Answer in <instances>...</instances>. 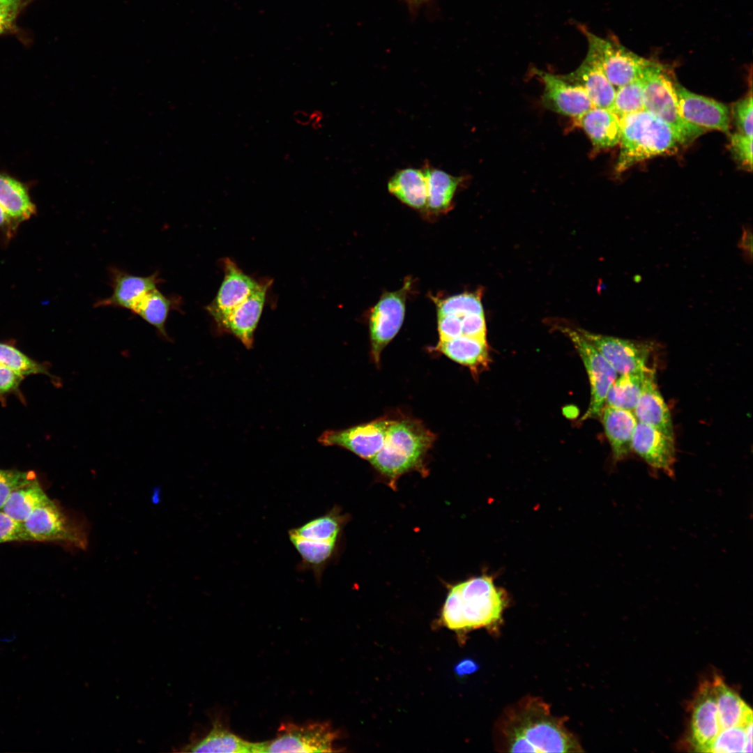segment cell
Masks as SVG:
<instances>
[{"label": "cell", "instance_id": "1", "mask_svg": "<svg viewBox=\"0 0 753 753\" xmlns=\"http://www.w3.org/2000/svg\"><path fill=\"white\" fill-rule=\"evenodd\" d=\"M554 715L541 698L526 697L506 708L494 729L496 749L503 752H580L577 738Z\"/></svg>", "mask_w": 753, "mask_h": 753}, {"label": "cell", "instance_id": "2", "mask_svg": "<svg viewBox=\"0 0 753 753\" xmlns=\"http://www.w3.org/2000/svg\"><path fill=\"white\" fill-rule=\"evenodd\" d=\"M507 605L505 592L495 585L491 576L484 575L450 588L441 620L448 629L457 632L482 628L496 630Z\"/></svg>", "mask_w": 753, "mask_h": 753}, {"label": "cell", "instance_id": "3", "mask_svg": "<svg viewBox=\"0 0 753 753\" xmlns=\"http://www.w3.org/2000/svg\"><path fill=\"white\" fill-rule=\"evenodd\" d=\"M620 121L617 173L654 156L674 151L680 145L671 128L646 109L623 116Z\"/></svg>", "mask_w": 753, "mask_h": 753}, {"label": "cell", "instance_id": "4", "mask_svg": "<svg viewBox=\"0 0 753 753\" xmlns=\"http://www.w3.org/2000/svg\"><path fill=\"white\" fill-rule=\"evenodd\" d=\"M435 439V434L417 419H393L382 448L370 462L381 474L395 480L420 464Z\"/></svg>", "mask_w": 753, "mask_h": 753}, {"label": "cell", "instance_id": "5", "mask_svg": "<svg viewBox=\"0 0 753 753\" xmlns=\"http://www.w3.org/2000/svg\"><path fill=\"white\" fill-rule=\"evenodd\" d=\"M645 109L653 113L674 132L680 145H688L703 134L706 129L683 119L677 101L674 80L664 67L653 61L642 75Z\"/></svg>", "mask_w": 753, "mask_h": 753}, {"label": "cell", "instance_id": "6", "mask_svg": "<svg viewBox=\"0 0 753 753\" xmlns=\"http://www.w3.org/2000/svg\"><path fill=\"white\" fill-rule=\"evenodd\" d=\"M23 524L31 541L61 542L82 549L88 545L86 525L71 518L51 499L37 508Z\"/></svg>", "mask_w": 753, "mask_h": 753}, {"label": "cell", "instance_id": "7", "mask_svg": "<svg viewBox=\"0 0 753 753\" xmlns=\"http://www.w3.org/2000/svg\"><path fill=\"white\" fill-rule=\"evenodd\" d=\"M337 737V731L326 722H284L273 739L255 743L254 753L333 752Z\"/></svg>", "mask_w": 753, "mask_h": 753}, {"label": "cell", "instance_id": "8", "mask_svg": "<svg viewBox=\"0 0 753 753\" xmlns=\"http://www.w3.org/2000/svg\"><path fill=\"white\" fill-rule=\"evenodd\" d=\"M572 342L587 372L591 385V401L582 420L600 418L607 393L618 374L598 350L578 330L558 328Z\"/></svg>", "mask_w": 753, "mask_h": 753}, {"label": "cell", "instance_id": "9", "mask_svg": "<svg viewBox=\"0 0 753 753\" xmlns=\"http://www.w3.org/2000/svg\"><path fill=\"white\" fill-rule=\"evenodd\" d=\"M588 52L598 61L607 79L615 88L641 78L653 61L646 59L614 39L602 38L586 32Z\"/></svg>", "mask_w": 753, "mask_h": 753}, {"label": "cell", "instance_id": "10", "mask_svg": "<svg viewBox=\"0 0 753 753\" xmlns=\"http://www.w3.org/2000/svg\"><path fill=\"white\" fill-rule=\"evenodd\" d=\"M411 282L393 292H385L371 312L369 327L372 357L376 364L381 353L400 330L404 318L406 300Z\"/></svg>", "mask_w": 753, "mask_h": 753}, {"label": "cell", "instance_id": "11", "mask_svg": "<svg viewBox=\"0 0 753 753\" xmlns=\"http://www.w3.org/2000/svg\"><path fill=\"white\" fill-rule=\"evenodd\" d=\"M608 361L618 374L638 372L648 368V360L655 345L639 341L604 335L578 329Z\"/></svg>", "mask_w": 753, "mask_h": 753}, {"label": "cell", "instance_id": "12", "mask_svg": "<svg viewBox=\"0 0 753 753\" xmlns=\"http://www.w3.org/2000/svg\"><path fill=\"white\" fill-rule=\"evenodd\" d=\"M393 419L378 418L340 430H328L318 439L325 446L344 448L360 457L371 460L382 448Z\"/></svg>", "mask_w": 753, "mask_h": 753}, {"label": "cell", "instance_id": "13", "mask_svg": "<svg viewBox=\"0 0 753 753\" xmlns=\"http://www.w3.org/2000/svg\"><path fill=\"white\" fill-rule=\"evenodd\" d=\"M224 278L215 298L206 309L218 330L229 314L244 301L259 285L244 273L229 258L223 260Z\"/></svg>", "mask_w": 753, "mask_h": 753}, {"label": "cell", "instance_id": "14", "mask_svg": "<svg viewBox=\"0 0 753 753\" xmlns=\"http://www.w3.org/2000/svg\"><path fill=\"white\" fill-rule=\"evenodd\" d=\"M535 73L544 84L542 103L547 109L577 119L594 107L581 86L565 80L562 76L542 70Z\"/></svg>", "mask_w": 753, "mask_h": 753}, {"label": "cell", "instance_id": "15", "mask_svg": "<svg viewBox=\"0 0 753 753\" xmlns=\"http://www.w3.org/2000/svg\"><path fill=\"white\" fill-rule=\"evenodd\" d=\"M632 450L652 469L661 471L669 477L674 476V437L653 426L637 422L632 439Z\"/></svg>", "mask_w": 753, "mask_h": 753}, {"label": "cell", "instance_id": "16", "mask_svg": "<svg viewBox=\"0 0 753 753\" xmlns=\"http://www.w3.org/2000/svg\"><path fill=\"white\" fill-rule=\"evenodd\" d=\"M680 112L687 122L704 129L729 134L727 107L713 99L691 92L674 81Z\"/></svg>", "mask_w": 753, "mask_h": 753}, {"label": "cell", "instance_id": "17", "mask_svg": "<svg viewBox=\"0 0 753 753\" xmlns=\"http://www.w3.org/2000/svg\"><path fill=\"white\" fill-rule=\"evenodd\" d=\"M720 731L712 683L705 681L700 685L692 706L690 740L694 750L708 752Z\"/></svg>", "mask_w": 753, "mask_h": 753}, {"label": "cell", "instance_id": "18", "mask_svg": "<svg viewBox=\"0 0 753 753\" xmlns=\"http://www.w3.org/2000/svg\"><path fill=\"white\" fill-rule=\"evenodd\" d=\"M271 283V280L261 281L258 287L229 314L220 330L232 334L246 348H251Z\"/></svg>", "mask_w": 753, "mask_h": 753}, {"label": "cell", "instance_id": "19", "mask_svg": "<svg viewBox=\"0 0 753 753\" xmlns=\"http://www.w3.org/2000/svg\"><path fill=\"white\" fill-rule=\"evenodd\" d=\"M112 294L98 301L96 307H114L132 310L140 298L157 288L162 280L158 273L149 276L132 275L116 267L109 268Z\"/></svg>", "mask_w": 753, "mask_h": 753}, {"label": "cell", "instance_id": "20", "mask_svg": "<svg viewBox=\"0 0 753 753\" xmlns=\"http://www.w3.org/2000/svg\"><path fill=\"white\" fill-rule=\"evenodd\" d=\"M633 413L638 422L674 437L671 413L657 385L654 368L648 367L645 372L642 390Z\"/></svg>", "mask_w": 753, "mask_h": 753}, {"label": "cell", "instance_id": "21", "mask_svg": "<svg viewBox=\"0 0 753 753\" xmlns=\"http://www.w3.org/2000/svg\"><path fill=\"white\" fill-rule=\"evenodd\" d=\"M562 77L583 87L595 107L612 109L616 89L607 79L598 61L590 52L574 72Z\"/></svg>", "mask_w": 753, "mask_h": 753}, {"label": "cell", "instance_id": "22", "mask_svg": "<svg viewBox=\"0 0 753 753\" xmlns=\"http://www.w3.org/2000/svg\"><path fill=\"white\" fill-rule=\"evenodd\" d=\"M613 458L624 459L632 450V439L637 420L632 411L604 406L601 416Z\"/></svg>", "mask_w": 753, "mask_h": 753}, {"label": "cell", "instance_id": "23", "mask_svg": "<svg viewBox=\"0 0 753 753\" xmlns=\"http://www.w3.org/2000/svg\"><path fill=\"white\" fill-rule=\"evenodd\" d=\"M577 121L596 150L610 149L619 144L621 121L611 110L593 107Z\"/></svg>", "mask_w": 753, "mask_h": 753}, {"label": "cell", "instance_id": "24", "mask_svg": "<svg viewBox=\"0 0 753 753\" xmlns=\"http://www.w3.org/2000/svg\"><path fill=\"white\" fill-rule=\"evenodd\" d=\"M721 730L746 727L752 722V710L745 701L719 676L712 680Z\"/></svg>", "mask_w": 753, "mask_h": 753}, {"label": "cell", "instance_id": "25", "mask_svg": "<svg viewBox=\"0 0 753 753\" xmlns=\"http://www.w3.org/2000/svg\"><path fill=\"white\" fill-rule=\"evenodd\" d=\"M435 349L453 361L469 367L478 374L487 367L489 361L486 340L462 335L439 340Z\"/></svg>", "mask_w": 753, "mask_h": 753}, {"label": "cell", "instance_id": "26", "mask_svg": "<svg viewBox=\"0 0 753 753\" xmlns=\"http://www.w3.org/2000/svg\"><path fill=\"white\" fill-rule=\"evenodd\" d=\"M388 190L406 205L424 210L427 204V183L423 169L405 168L396 172L388 182Z\"/></svg>", "mask_w": 753, "mask_h": 753}, {"label": "cell", "instance_id": "27", "mask_svg": "<svg viewBox=\"0 0 753 753\" xmlns=\"http://www.w3.org/2000/svg\"><path fill=\"white\" fill-rule=\"evenodd\" d=\"M427 183L425 210L432 214L446 213L463 177L452 176L429 165L423 168Z\"/></svg>", "mask_w": 753, "mask_h": 753}, {"label": "cell", "instance_id": "28", "mask_svg": "<svg viewBox=\"0 0 753 753\" xmlns=\"http://www.w3.org/2000/svg\"><path fill=\"white\" fill-rule=\"evenodd\" d=\"M181 302L178 296H166L156 288L140 298L131 311L155 327L163 338L169 340L165 324L169 312L179 310Z\"/></svg>", "mask_w": 753, "mask_h": 753}, {"label": "cell", "instance_id": "29", "mask_svg": "<svg viewBox=\"0 0 753 753\" xmlns=\"http://www.w3.org/2000/svg\"><path fill=\"white\" fill-rule=\"evenodd\" d=\"M185 748V751L190 752L254 753L255 743L243 739L216 720L204 738Z\"/></svg>", "mask_w": 753, "mask_h": 753}, {"label": "cell", "instance_id": "30", "mask_svg": "<svg viewBox=\"0 0 753 753\" xmlns=\"http://www.w3.org/2000/svg\"><path fill=\"white\" fill-rule=\"evenodd\" d=\"M0 206L16 224L27 220L36 211L26 186L18 180L1 172Z\"/></svg>", "mask_w": 753, "mask_h": 753}, {"label": "cell", "instance_id": "31", "mask_svg": "<svg viewBox=\"0 0 753 753\" xmlns=\"http://www.w3.org/2000/svg\"><path fill=\"white\" fill-rule=\"evenodd\" d=\"M288 535L301 558L298 568L301 571H312L316 579L319 580L324 566L335 552L337 542L314 540L290 533H288Z\"/></svg>", "mask_w": 753, "mask_h": 753}, {"label": "cell", "instance_id": "32", "mask_svg": "<svg viewBox=\"0 0 753 753\" xmlns=\"http://www.w3.org/2000/svg\"><path fill=\"white\" fill-rule=\"evenodd\" d=\"M50 500L37 480H35L13 491L1 510L13 519L24 522L37 508Z\"/></svg>", "mask_w": 753, "mask_h": 753}, {"label": "cell", "instance_id": "33", "mask_svg": "<svg viewBox=\"0 0 753 753\" xmlns=\"http://www.w3.org/2000/svg\"><path fill=\"white\" fill-rule=\"evenodd\" d=\"M646 370L619 374L607 393L605 406L633 411L642 390Z\"/></svg>", "mask_w": 753, "mask_h": 753}, {"label": "cell", "instance_id": "34", "mask_svg": "<svg viewBox=\"0 0 753 753\" xmlns=\"http://www.w3.org/2000/svg\"><path fill=\"white\" fill-rule=\"evenodd\" d=\"M342 524V517L333 508L324 515L289 529L288 533L314 540L337 542Z\"/></svg>", "mask_w": 753, "mask_h": 753}, {"label": "cell", "instance_id": "35", "mask_svg": "<svg viewBox=\"0 0 753 753\" xmlns=\"http://www.w3.org/2000/svg\"><path fill=\"white\" fill-rule=\"evenodd\" d=\"M643 110H645V99L642 78L634 80L616 89L611 111L620 119Z\"/></svg>", "mask_w": 753, "mask_h": 753}, {"label": "cell", "instance_id": "36", "mask_svg": "<svg viewBox=\"0 0 753 753\" xmlns=\"http://www.w3.org/2000/svg\"><path fill=\"white\" fill-rule=\"evenodd\" d=\"M0 364L23 377L37 374L51 376L43 364L33 360L15 347L1 342H0Z\"/></svg>", "mask_w": 753, "mask_h": 753}, {"label": "cell", "instance_id": "37", "mask_svg": "<svg viewBox=\"0 0 753 753\" xmlns=\"http://www.w3.org/2000/svg\"><path fill=\"white\" fill-rule=\"evenodd\" d=\"M436 304L438 316L448 314L459 316L470 313H484L480 291L436 300Z\"/></svg>", "mask_w": 753, "mask_h": 753}, {"label": "cell", "instance_id": "38", "mask_svg": "<svg viewBox=\"0 0 753 753\" xmlns=\"http://www.w3.org/2000/svg\"><path fill=\"white\" fill-rule=\"evenodd\" d=\"M747 726L721 730L713 742L708 752H745Z\"/></svg>", "mask_w": 753, "mask_h": 753}, {"label": "cell", "instance_id": "39", "mask_svg": "<svg viewBox=\"0 0 753 753\" xmlns=\"http://www.w3.org/2000/svg\"><path fill=\"white\" fill-rule=\"evenodd\" d=\"M35 480L36 476L32 471L0 469V509L13 491Z\"/></svg>", "mask_w": 753, "mask_h": 753}, {"label": "cell", "instance_id": "40", "mask_svg": "<svg viewBox=\"0 0 753 753\" xmlns=\"http://www.w3.org/2000/svg\"><path fill=\"white\" fill-rule=\"evenodd\" d=\"M731 151L736 160L747 171L752 169V137L739 132L730 135Z\"/></svg>", "mask_w": 753, "mask_h": 753}, {"label": "cell", "instance_id": "41", "mask_svg": "<svg viewBox=\"0 0 753 753\" xmlns=\"http://www.w3.org/2000/svg\"><path fill=\"white\" fill-rule=\"evenodd\" d=\"M752 96L737 101L733 106L732 114L738 132L752 137Z\"/></svg>", "mask_w": 753, "mask_h": 753}, {"label": "cell", "instance_id": "42", "mask_svg": "<svg viewBox=\"0 0 753 753\" xmlns=\"http://www.w3.org/2000/svg\"><path fill=\"white\" fill-rule=\"evenodd\" d=\"M13 541H31L23 522L0 509V544Z\"/></svg>", "mask_w": 753, "mask_h": 753}, {"label": "cell", "instance_id": "43", "mask_svg": "<svg viewBox=\"0 0 753 753\" xmlns=\"http://www.w3.org/2000/svg\"><path fill=\"white\" fill-rule=\"evenodd\" d=\"M461 316L462 335L486 340V324L484 313H470Z\"/></svg>", "mask_w": 753, "mask_h": 753}, {"label": "cell", "instance_id": "44", "mask_svg": "<svg viewBox=\"0 0 753 753\" xmlns=\"http://www.w3.org/2000/svg\"><path fill=\"white\" fill-rule=\"evenodd\" d=\"M439 340H446L462 335L461 316L448 314L438 316Z\"/></svg>", "mask_w": 753, "mask_h": 753}, {"label": "cell", "instance_id": "45", "mask_svg": "<svg viewBox=\"0 0 753 753\" xmlns=\"http://www.w3.org/2000/svg\"><path fill=\"white\" fill-rule=\"evenodd\" d=\"M24 6L10 5L0 7V35L15 28L17 15Z\"/></svg>", "mask_w": 753, "mask_h": 753}, {"label": "cell", "instance_id": "46", "mask_svg": "<svg viewBox=\"0 0 753 753\" xmlns=\"http://www.w3.org/2000/svg\"><path fill=\"white\" fill-rule=\"evenodd\" d=\"M22 379L23 376L0 364V394L17 389Z\"/></svg>", "mask_w": 753, "mask_h": 753}, {"label": "cell", "instance_id": "47", "mask_svg": "<svg viewBox=\"0 0 753 753\" xmlns=\"http://www.w3.org/2000/svg\"><path fill=\"white\" fill-rule=\"evenodd\" d=\"M739 248L745 253V256L752 260V233L751 229L743 228V234L738 243Z\"/></svg>", "mask_w": 753, "mask_h": 753}, {"label": "cell", "instance_id": "48", "mask_svg": "<svg viewBox=\"0 0 753 753\" xmlns=\"http://www.w3.org/2000/svg\"><path fill=\"white\" fill-rule=\"evenodd\" d=\"M17 224L7 214L5 210L0 206V229H6L10 232L15 229Z\"/></svg>", "mask_w": 753, "mask_h": 753}, {"label": "cell", "instance_id": "49", "mask_svg": "<svg viewBox=\"0 0 753 753\" xmlns=\"http://www.w3.org/2000/svg\"><path fill=\"white\" fill-rule=\"evenodd\" d=\"M293 118L296 123L301 126L310 125V113L304 110H297L294 113Z\"/></svg>", "mask_w": 753, "mask_h": 753}, {"label": "cell", "instance_id": "50", "mask_svg": "<svg viewBox=\"0 0 753 753\" xmlns=\"http://www.w3.org/2000/svg\"><path fill=\"white\" fill-rule=\"evenodd\" d=\"M474 669L475 666L472 662L470 660H464L456 666L455 671L458 675H462L470 673L473 671Z\"/></svg>", "mask_w": 753, "mask_h": 753}, {"label": "cell", "instance_id": "51", "mask_svg": "<svg viewBox=\"0 0 753 753\" xmlns=\"http://www.w3.org/2000/svg\"><path fill=\"white\" fill-rule=\"evenodd\" d=\"M321 120V115L319 111H314L310 113V125H311L314 129H319Z\"/></svg>", "mask_w": 753, "mask_h": 753}, {"label": "cell", "instance_id": "52", "mask_svg": "<svg viewBox=\"0 0 753 753\" xmlns=\"http://www.w3.org/2000/svg\"><path fill=\"white\" fill-rule=\"evenodd\" d=\"M28 1L29 0H0V7L10 5L25 6L28 3Z\"/></svg>", "mask_w": 753, "mask_h": 753}, {"label": "cell", "instance_id": "53", "mask_svg": "<svg viewBox=\"0 0 753 753\" xmlns=\"http://www.w3.org/2000/svg\"><path fill=\"white\" fill-rule=\"evenodd\" d=\"M408 5L413 9L419 8L429 0H406Z\"/></svg>", "mask_w": 753, "mask_h": 753}]
</instances>
